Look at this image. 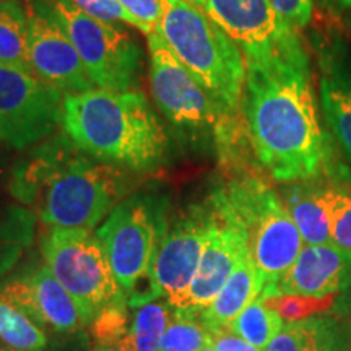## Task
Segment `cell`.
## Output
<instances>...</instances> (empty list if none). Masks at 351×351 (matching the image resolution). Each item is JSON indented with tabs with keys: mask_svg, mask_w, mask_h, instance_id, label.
<instances>
[{
	"mask_svg": "<svg viewBox=\"0 0 351 351\" xmlns=\"http://www.w3.org/2000/svg\"><path fill=\"white\" fill-rule=\"evenodd\" d=\"M46 265L77 302L85 324L117 298L125 296L112 274L98 234L91 230L51 228L41 239Z\"/></svg>",
	"mask_w": 351,
	"mask_h": 351,
	"instance_id": "obj_9",
	"label": "cell"
},
{
	"mask_svg": "<svg viewBox=\"0 0 351 351\" xmlns=\"http://www.w3.org/2000/svg\"><path fill=\"white\" fill-rule=\"evenodd\" d=\"M326 197L333 244L351 251V187L346 179H327Z\"/></svg>",
	"mask_w": 351,
	"mask_h": 351,
	"instance_id": "obj_27",
	"label": "cell"
},
{
	"mask_svg": "<svg viewBox=\"0 0 351 351\" xmlns=\"http://www.w3.org/2000/svg\"><path fill=\"white\" fill-rule=\"evenodd\" d=\"M62 127L86 155L134 173L160 169L169 152L168 134L138 90L64 96Z\"/></svg>",
	"mask_w": 351,
	"mask_h": 351,
	"instance_id": "obj_3",
	"label": "cell"
},
{
	"mask_svg": "<svg viewBox=\"0 0 351 351\" xmlns=\"http://www.w3.org/2000/svg\"><path fill=\"white\" fill-rule=\"evenodd\" d=\"M117 2L142 25V33L148 36L155 32L163 15V0H117Z\"/></svg>",
	"mask_w": 351,
	"mask_h": 351,
	"instance_id": "obj_32",
	"label": "cell"
},
{
	"mask_svg": "<svg viewBox=\"0 0 351 351\" xmlns=\"http://www.w3.org/2000/svg\"><path fill=\"white\" fill-rule=\"evenodd\" d=\"M127 306H129V302H127L125 296L117 298L108 306H104L91 322L95 339L104 348H109L112 345L117 346L129 333L130 327Z\"/></svg>",
	"mask_w": 351,
	"mask_h": 351,
	"instance_id": "obj_28",
	"label": "cell"
},
{
	"mask_svg": "<svg viewBox=\"0 0 351 351\" xmlns=\"http://www.w3.org/2000/svg\"><path fill=\"white\" fill-rule=\"evenodd\" d=\"M168 213V195L135 192L121 200L96 231L132 307L161 298L153 269L169 226Z\"/></svg>",
	"mask_w": 351,
	"mask_h": 351,
	"instance_id": "obj_5",
	"label": "cell"
},
{
	"mask_svg": "<svg viewBox=\"0 0 351 351\" xmlns=\"http://www.w3.org/2000/svg\"><path fill=\"white\" fill-rule=\"evenodd\" d=\"M36 217L21 205L0 208V276L15 267L34 241Z\"/></svg>",
	"mask_w": 351,
	"mask_h": 351,
	"instance_id": "obj_21",
	"label": "cell"
},
{
	"mask_svg": "<svg viewBox=\"0 0 351 351\" xmlns=\"http://www.w3.org/2000/svg\"><path fill=\"white\" fill-rule=\"evenodd\" d=\"M205 13L238 44L244 59L263 60L302 43L270 0H207Z\"/></svg>",
	"mask_w": 351,
	"mask_h": 351,
	"instance_id": "obj_14",
	"label": "cell"
},
{
	"mask_svg": "<svg viewBox=\"0 0 351 351\" xmlns=\"http://www.w3.org/2000/svg\"><path fill=\"white\" fill-rule=\"evenodd\" d=\"M32 293V320L36 326H49L57 332H75L86 326L77 302L57 282L47 265L25 274Z\"/></svg>",
	"mask_w": 351,
	"mask_h": 351,
	"instance_id": "obj_18",
	"label": "cell"
},
{
	"mask_svg": "<svg viewBox=\"0 0 351 351\" xmlns=\"http://www.w3.org/2000/svg\"><path fill=\"white\" fill-rule=\"evenodd\" d=\"M261 300L282 315L285 322H295V320L311 317V314L326 309V307H328L333 302V298H327V300H313V298L283 295L261 298Z\"/></svg>",
	"mask_w": 351,
	"mask_h": 351,
	"instance_id": "obj_29",
	"label": "cell"
},
{
	"mask_svg": "<svg viewBox=\"0 0 351 351\" xmlns=\"http://www.w3.org/2000/svg\"><path fill=\"white\" fill-rule=\"evenodd\" d=\"M78 10L91 16V19L104 21V23H125L143 32L142 25L138 23L117 0H69Z\"/></svg>",
	"mask_w": 351,
	"mask_h": 351,
	"instance_id": "obj_30",
	"label": "cell"
},
{
	"mask_svg": "<svg viewBox=\"0 0 351 351\" xmlns=\"http://www.w3.org/2000/svg\"><path fill=\"white\" fill-rule=\"evenodd\" d=\"M271 7L289 26L302 32L311 25L314 15V0H270Z\"/></svg>",
	"mask_w": 351,
	"mask_h": 351,
	"instance_id": "obj_31",
	"label": "cell"
},
{
	"mask_svg": "<svg viewBox=\"0 0 351 351\" xmlns=\"http://www.w3.org/2000/svg\"><path fill=\"white\" fill-rule=\"evenodd\" d=\"M210 346L215 351H262L241 337L234 335L230 328L210 332Z\"/></svg>",
	"mask_w": 351,
	"mask_h": 351,
	"instance_id": "obj_33",
	"label": "cell"
},
{
	"mask_svg": "<svg viewBox=\"0 0 351 351\" xmlns=\"http://www.w3.org/2000/svg\"><path fill=\"white\" fill-rule=\"evenodd\" d=\"M0 346H2V345H0Z\"/></svg>",
	"mask_w": 351,
	"mask_h": 351,
	"instance_id": "obj_40",
	"label": "cell"
},
{
	"mask_svg": "<svg viewBox=\"0 0 351 351\" xmlns=\"http://www.w3.org/2000/svg\"><path fill=\"white\" fill-rule=\"evenodd\" d=\"M28 62L33 75L64 96L93 90L80 56L46 0H28Z\"/></svg>",
	"mask_w": 351,
	"mask_h": 351,
	"instance_id": "obj_13",
	"label": "cell"
},
{
	"mask_svg": "<svg viewBox=\"0 0 351 351\" xmlns=\"http://www.w3.org/2000/svg\"><path fill=\"white\" fill-rule=\"evenodd\" d=\"M152 95L161 114L187 137H212L219 160L236 165L247 145L243 122L232 121L200 86L160 33L148 34Z\"/></svg>",
	"mask_w": 351,
	"mask_h": 351,
	"instance_id": "obj_6",
	"label": "cell"
},
{
	"mask_svg": "<svg viewBox=\"0 0 351 351\" xmlns=\"http://www.w3.org/2000/svg\"><path fill=\"white\" fill-rule=\"evenodd\" d=\"M129 189L125 169L86 155L65 132L28 148L8 179L13 199L36 208L46 226L60 230H93Z\"/></svg>",
	"mask_w": 351,
	"mask_h": 351,
	"instance_id": "obj_2",
	"label": "cell"
},
{
	"mask_svg": "<svg viewBox=\"0 0 351 351\" xmlns=\"http://www.w3.org/2000/svg\"><path fill=\"white\" fill-rule=\"evenodd\" d=\"M202 351H215V350L212 348V346H207V348H204Z\"/></svg>",
	"mask_w": 351,
	"mask_h": 351,
	"instance_id": "obj_38",
	"label": "cell"
},
{
	"mask_svg": "<svg viewBox=\"0 0 351 351\" xmlns=\"http://www.w3.org/2000/svg\"><path fill=\"white\" fill-rule=\"evenodd\" d=\"M263 291V285L258 271L254 265L251 254L241 258L219 295L212 304L199 314V317L208 332L230 328L238 315L256 301Z\"/></svg>",
	"mask_w": 351,
	"mask_h": 351,
	"instance_id": "obj_19",
	"label": "cell"
},
{
	"mask_svg": "<svg viewBox=\"0 0 351 351\" xmlns=\"http://www.w3.org/2000/svg\"><path fill=\"white\" fill-rule=\"evenodd\" d=\"M169 319L171 306L168 302H148L140 306L135 311L129 333L117 348L119 351H160Z\"/></svg>",
	"mask_w": 351,
	"mask_h": 351,
	"instance_id": "obj_23",
	"label": "cell"
},
{
	"mask_svg": "<svg viewBox=\"0 0 351 351\" xmlns=\"http://www.w3.org/2000/svg\"><path fill=\"white\" fill-rule=\"evenodd\" d=\"M187 2H191L192 5L202 8V10H205V5H207V0H187Z\"/></svg>",
	"mask_w": 351,
	"mask_h": 351,
	"instance_id": "obj_36",
	"label": "cell"
},
{
	"mask_svg": "<svg viewBox=\"0 0 351 351\" xmlns=\"http://www.w3.org/2000/svg\"><path fill=\"white\" fill-rule=\"evenodd\" d=\"M210 223V200L192 204L176 215L156 256L155 275L161 296L176 311H186L199 270Z\"/></svg>",
	"mask_w": 351,
	"mask_h": 351,
	"instance_id": "obj_11",
	"label": "cell"
},
{
	"mask_svg": "<svg viewBox=\"0 0 351 351\" xmlns=\"http://www.w3.org/2000/svg\"><path fill=\"white\" fill-rule=\"evenodd\" d=\"M3 2H13V0H0V3H3Z\"/></svg>",
	"mask_w": 351,
	"mask_h": 351,
	"instance_id": "obj_39",
	"label": "cell"
},
{
	"mask_svg": "<svg viewBox=\"0 0 351 351\" xmlns=\"http://www.w3.org/2000/svg\"><path fill=\"white\" fill-rule=\"evenodd\" d=\"M319 73V101L327 134L351 168V46L340 33L313 39Z\"/></svg>",
	"mask_w": 351,
	"mask_h": 351,
	"instance_id": "obj_15",
	"label": "cell"
},
{
	"mask_svg": "<svg viewBox=\"0 0 351 351\" xmlns=\"http://www.w3.org/2000/svg\"><path fill=\"white\" fill-rule=\"evenodd\" d=\"M333 10H351V0H320Z\"/></svg>",
	"mask_w": 351,
	"mask_h": 351,
	"instance_id": "obj_35",
	"label": "cell"
},
{
	"mask_svg": "<svg viewBox=\"0 0 351 351\" xmlns=\"http://www.w3.org/2000/svg\"><path fill=\"white\" fill-rule=\"evenodd\" d=\"M210 223L200 265L187 298L186 313L200 314L212 304L241 258L249 254L245 232L231 212L221 186L208 195Z\"/></svg>",
	"mask_w": 351,
	"mask_h": 351,
	"instance_id": "obj_12",
	"label": "cell"
},
{
	"mask_svg": "<svg viewBox=\"0 0 351 351\" xmlns=\"http://www.w3.org/2000/svg\"><path fill=\"white\" fill-rule=\"evenodd\" d=\"M210 346V332L199 314L176 311L171 307V319L161 339L160 351H202Z\"/></svg>",
	"mask_w": 351,
	"mask_h": 351,
	"instance_id": "obj_26",
	"label": "cell"
},
{
	"mask_svg": "<svg viewBox=\"0 0 351 351\" xmlns=\"http://www.w3.org/2000/svg\"><path fill=\"white\" fill-rule=\"evenodd\" d=\"M350 328L330 317L285 322L265 351H350Z\"/></svg>",
	"mask_w": 351,
	"mask_h": 351,
	"instance_id": "obj_20",
	"label": "cell"
},
{
	"mask_svg": "<svg viewBox=\"0 0 351 351\" xmlns=\"http://www.w3.org/2000/svg\"><path fill=\"white\" fill-rule=\"evenodd\" d=\"M80 56L95 86L109 91H135L140 85L143 51L121 26L104 23L78 10L69 0H46Z\"/></svg>",
	"mask_w": 351,
	"mask_h": 351,
	"instance_id": "obj_8",
	"label": "cell"
},
{
	"mask_svg": "<svg viewBox=\"0 0 351 351\" xmlns=\"http://www.w3.org/2000/svg\"><path fill=\"white\" fill-rule=\"evenodd\" d=\"M64 95L26 70L0 65V140L23 152L62 124Z\"/></svg>",
	"mask_w": 351,
	"mask_h": 351,
	"instance_id": "obj_10",
	"label": "cell"
},
{
	"mask_svg": "<svg viewBox=\"0 0 351 351\" xmlns=\"http://www.w3.org/2000/svg\"><path fill=\"white\" fill-rule=\"evenodd\" d=\"M0 65L32 72L28 62V8L20 0L0 3Z\"/></svg>",
	"mask_w": 351,
	"mask_h": 351,
	"instance_id": "obj_22",
	"label": "cell"
},
{
	"mask_svg": "<svg viewBox=\"0 0 351 351\" xmlns=\"http://www.w3.org/2000/svg\"><path fill=\"white\" fill-rule=\"evenodd\" d=\"M241 116L249 148L271 181H314L345 168L319 121L304 41L269 59H245Z\"/></svg>",
	"mask_w": 351,
	"mask_h": 351,
	"instance_id": "obj_1",
	"label": "cell"
},
{
	"mask_svg": "<svg viewBox=\"0 0 351 351\" xmlns=\"http://www.w3.org/2000/svg\"><path fill=\"white\" fill-rule=\"evenodd\" d=\"M0 341L3 346L20 351H43L46 333L28 315L0 300Z\"/></svg>",
	"mask_w": 351,
	"mask_h": 351,
	"instance_id": "obj_25",
	"label": "cell"
},
{
	"mask_svg": "<svg viewBox=\"0 0 351 351\" xmlns=\"http://www.w3.org/2000/svg\"><path fill=\"white\" fill-rule=\"evenodd\" d=\"M0 351H20V350H12V348H8V346H0Z\"/></svg>",
	"mask_w": 351,
	"mask_h": 351,
	"instance_id": "obj_37",
	"label": "cell"
},
{
	"mask_svg": "<svg viewBox=\"0 0 351 351\" xmlns=\"http://www.w3.org/2000/svg\"><path fill=\"white\" fill-rule=\"evenodd\" d=\"M278 194L304 245L333 244L324 179L282 184Z\"/></svg>",
	"mask_w": 351,
	"mask_h": 351,
	"instance_id": "obj_17",
	"label": "cell"
},
{
	"mask_svg": "<svg viewBox=\"0 0 351 351\" xmlns=\"http://www.w3.org/2000/svg\"><path fill=\"white\" fill-rule=\"evenodd\" d=\"M8 150H12V148L0 140V182L5 181V179H10L12 168L8 166V161H10Z\"/></svg>",
	"mask_w": 351,
	"mask_h": 351,
	"instance_id": "obj_34",
	"label": "cell"
},
{
	"mask_svg": "<svg viewBox=\"0 0 351 351\" xmlns=\"http://www.w3.org/2000/svg\"><path fill=\"white\" fill-rule=\"evenodd\" d=\"M163 3L156 32L218 108L230 119L243 122V51L202 8L187 0H163Z\"/></svg>",
	"mask_w": 351,
	"mask_h": 351,
	"instance_id": "obj_4",
	"label": "cell"
},
{
	"mask_svg": "<svg viewBox=\"0 0 351 351\" xmlns=\"http://www.w3.org/2000/svg\"><path fill=\"white\" fill-rule=\"evenodd\" d=\"M283 326L285 320L282 315L267 306L261 298H257L232 320L230 330L251 345L257 346L258 350H265Z\"/></svg>",
	"mask_w": 351,
	"mask_h": 351,
	"instance_id": "obj_24",
	"label": "cell"
},
{
	"mask_svg": "<svg viewBox=\"0 0 351 351\" xmlns=\"http://www.w3.org/2000/svg\"><path fill=\"white\" fill-rule=\"evenodd\" d=\"M221 189L245 232L263 291L275 288L304 247L291 215L278 191L254 173H236Z\"/></svg>",
	"mask_w": 351,
	"mask_h": 351,
	"instance_id": "obj_7",
	"label": "cell"
},
{
	"mask_svg": "<svg viewBox=\"0 0 351 351\" xmlns=\"http://www.w3.org/2000/svg\"><path fill=\"white\" fill-rule=\"evenodd\" d=\"M340 293H351V251L324 244L304 245L275 288L262 291L261 298L283 295L327 300Z\"/></svg>",
	"mask_w": 351,
	"mask_h": 351,
	"instance_id": "obj_16",
	"label": "cell"
}]
</instances>
